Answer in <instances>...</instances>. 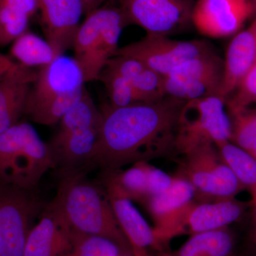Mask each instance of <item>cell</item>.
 <instances>
[{"label":"cell","instance_id":"e0dca14e","mask_svg":"<svg viewBox=\"0 0 256 256\" xmlns=\"http://www.w3.org/2000/svg\"><path fill=\"white\" fill-rule=\"evenodd\" d=\"M36 76V70L16 62L0 77V134L20 121Z\"/></svg>","mask_w":256,"mask_h":256},{"label":"cell","instance_id":"f546056e","mask_svg":"<svg viewBox=\"0 0 256 256\" xmlns=\"http://www.w3.org/2000/svg\"><path fill=\"white\" fill-rule=\"evenodd\" d=\"M138 102H154L166 97L164 76L146 68L131 82Z\"/></svg>","mask_w":256,"mask_h":256},{"label":"cell","instance_id":"e575fe53","mask_svg":"<svg viewBox=\"0 0 256 256\" xmlns=\"http://www.w3.org/2000/svg\"><path fill=\"white\" fill-rule=\"evenodd\" d=\"M249 242L252 248V254L256 256V214H255L254 223L249 233Z\"/></svg>","mask_w":256,"mask_h":256},{"label":"cell","instance_id":"ba28073f","mask_svg":"<svg viewBox=\"0 0 256 256\" xmlns=\"http://www.w3.org/2000/svg\"><path fill=\"white\" fill-rule=\"evenodd\" d=\"M224 73V60L214 50L198 56L164 76L165 94L182 101L220 96Z\"/></svg>","mask_w":256,"mask_h":256},{"label":"cell","instance_id":"ffe728a7","mask_svg":"<svg viewBox=\"0 0 256 256\" xmlns=\"http://www.w3.org/2000/svg\"><path fill=\"white\" fill-rule=\"evenodd\" d=\"M99 127L74 132L57 133L48 144L55 166L74 172L88 163H92Z\"/></svg>","mask_w":256,"mask_h":256},{"label":"cell","instance_id":"5bb4252c","mask_svg":"<svg viewBox=\"0 0 256 256\" xmlns=\"http://www.w3.org/2000/svg\"><path fill=\"white\" fill-rule=\"evenodd\" d=\"M42 28L56 53L62 55L73 46L84 14L82 0H38Z\"/></svg>","mask_w":256,"mask_h":256},{"label":"cell","instance_id":"7c38bea8","mask_svg":"<svg viewBox=\"0 0 256 256\" xmlns=\"http://www.w3.org/2000/svg\"><path fill=\"white\" fill-rule=\"evenodd\" d=\"M195 201L194 188L186 178L178 174L166 192L144 202L154 222L156 238L165 250L172 239L184 234L185 218Z\"/></svg>","mask_w":256,"mask_h":256},{"label":"cell","instance_id":"3957f363","mask_svg":"<svg viewBox=\"0 0 256 256\" xmlns=\"http://www.w3.org/2000/svg\"><path fill=\"white\" fill-rule=\"evenodd\" d=\"M85 82L82 68L75 58L58 56L37 72L24 114L42 126L58 124L82 98Z\"/></svg>","mask_w":256,"mask_h":256},{"label":"cell","instance_id":"d6a6232c","mask_svg":"<svg viewBox=\"0 0 256 256\" xmlns=\"http://www.w3.org/2000/svg\"><path fill=\"white\" fill-rule=\"evenodd\" d=\"M16 64V62H14L10 56L0 54V77L8 73Z\"/></svg>","mask_w":256,"mask_h":256},{"label":"cell","instance_id":"4dcf8cb0","mask_svg":"<svg viewBox=\"0 0 256 256\" xmlns=\"http://www.w3.org/2000/svg\"><path fill=\"white\" fill-rule=\"evenodd\" d=\"M256 102V62L226 100L228 110L250 107Z\"/></svg>","mask_w":256,"mask_h":256},{"label":"cell","instance_id":"74e56055","mask_svg":"<svg viewBox=\"0 0 256 256\" xmlns=\"http://www.w3.org/2000/svg\"><path fill=\"white\" fill-rule=\"evenodd\" d=\"M235 256H256V255H254V254H252L250 252V254H248V255H236Z\"/></svg>","mask_w":256,"mask_h":256},{"label":"cell","instance_id":"603a6c76","mask_svg":"<svg viewBox=\"0 0 256 256\" xmlns=\"http://www.w3.org/2000/svg\"><path fill=\"white\" fill-rule=\"evenodd\" d=\"M38 11V0H0V46H6L28 31Z\"/></svg>","mask_w":256,"mask_h":256},{"label":"cell","instance_id":"83f0119b","mask_svg":"<svg viewBox=\"0 0 256 256\" xmlns=\"http://www.w3.org/2000/svg\"><path fill=\"white\" fill-rule=\"evenodd\" d=\"M127 256L120 247L112 240L74 232L72 248L65 256Z\"/></svg>","mask_w":256,"mask_h":256},{"label":"cell","instance_id":"44dd1931","mask_svg":"<svg viewBox=\"0 0 256 256\" xmlns=\"http://www.w3.org/2000/svg\"><path fill=\"white\" fill-rule=\"evenodd\" d=\"M236 238L230 228L192 234L176 250H166L158 256H235Z\"/></svg>","mask_w":256,"mask_h":256},{"label":"cell","instance_id":"484cf974","mask_svg":"<svg viewBox=\"0 0 256 256\" xmlns=\"http://www.w3.org/2000/svg\"><path fill=\"white\" fill-rule=\"evenodd\" d=\"M102 112L97 108L92 96L86 89L80 100L60 120V130L57 133L65 134L99 127Z\"/></svg>","mask_w":256,"mask_h":256},{"label":"cell","instance_id":"d590c367","mask_svg":"<svg viewBox=\"0 0 256 256\" xmlns=\"http://www.w3.org/2000/svg\"><path fill=\"white\" fill-rule=\"evenodd\" d=\"M254 10V16H256V0H250Z\"/></svg>","mask_w":256,"mask_h":256},{"label":"cell","instance_id":"d4e9b609","mask_svg":"<svg viewBox=\"0 0 256 256\" xmlns=\"http://www.w3.org/2000/svg\"><path fill=\"white\" fill-rule=\"evenodd\" d=\"M220 158L233 172L244 190L256 200V158L250 153L228 141L217 146Z\"/></svg>","mask_w":256,"mask_h":256},{"label":"cell","instance_id":"8992f818","mask_svg":"<svg viewBox=\"0 0 256 256\" xmlns=\"http://www.w3.org/2000/svg\"><path fill=\"white\" fill-rule=\"evenodd\" d=\"M232 138L226 100L220 96L185 101L178 114L174 150L182 156L206 144L220 146Z\"/></svg>","mask_w":256,"mask_h":256},{"label":"cell","instance_id":"5b68a950","mask_svg":"<svg viewBox=\"0 0 256 256\" xmlns=\"http://www.w3.org/2000/svg\"><path fill=\"white\" fill-rule=\"evenodd\" d=\"M128 25L117 3L107 2L86 14L76 33L74 58L86 82L98 80L108 62L118 50L121 32Z\"/></svg>","mask_w":256,"mask_h":256},{"label":"cell","instance_id":"f35d334b","mask_svg":"<svg viewBox=\"0 0 256 256\" xmlns=\"http://www.w3.org/2000/svg\"><path fill=\"white\" fill-rule=\"evenodd\" d=\"M250 154H252V156H254V158H256V150H255L254 151H252V152H250Z\"/></svg>","mask_w":256,"mask_h":256},{"label":"cell","instance_id":"ab89813d","mask_svg":"<svg viewBox=\"0 0 256 256\" xmlns=\"http://www.w3.org/2000/svg\"></svg>","mask_w":256,"mask_h":256},{"label":"cell","instance_id":"836d02e7","mask_svg":"<svg viewBox=\"0 0 256 256\" xmlns=\"http://www.w3.org/2000/svg\"><path fill=\"white\" fill-rule=\"evenodd\" d=\"M108 2H114V0H82L84 8V14L86 15L88 14L90 12L100 8Z\"/></svg>","mask_w":256,"mask_h":256},{"label":"cell","instance_id":"4fadbf2b","mask_svg":"<svg viewBox=\"0 0 256 256\" xmlns=\"http://www.w3.org/2000/svg\"><path fill=\"white\" fill-rule=\"evenodd\" d=\"M252 16L254 10L250 0H198L192 22L204 36L220 38L236 34Z\"/></svg>","mask_w":256,"mask_h":256},{"label":"cell","instance_id":"7a4b0ae2","mask_svg":"<svg viewBox=\"0 0 256 256\" xmlns=\"http://www.w3.org/2000/svg\"><path fill=\"white\" fill-rule=\"evenodd\" d=\"M52 203L74 232L109 239L126 256H133L106 193L82 175L74 172L67 175Z\"/></svg>","mask_w":256,"mask_h":256},{"label":"cell","instance_id":"4316f807","mask_svg":"<svg viewBox=\"0 0 256 256\" xmlns=\"http://www.w3.org/2000/svg\"><path fill=\"white\" fill-rule=\"evenodd\" d=\"M232 126L230 142L249 153L256 150V108L228 110Z\"/></svg>","mask_w":256,"mask_h":256},{"label":"cell","instance_id":"1f68e13d","mask_svg":"<svg viewBox=\"0 0 256 256\" xmlns=\"http://www.w3.org/2000/svg\"><path fill=\"white\" fill-rule=\"evenodd\" d=\"M146 174H148V200L152 196H156L166 192L172 185L175 178V176H170L168 173L150 164L149 163L146 165Z\"/></svg>","mask_w":256,"mask_h":256},{"label":"cell","instance_id":"277c9868","mask_svg":"<svg viewBox=\"0 0 256 256\" xmlns=\"http://www.w3.org/2000/svg\"><path fill=\"white\" fill-rule=\"evenodd\" d=\"M55 168L50 146L26 122L0 134V183L32 190Z\"/></svg>","mask_w":256,"mask_h":256},{"label":"cell","instance_id":"ac0fdd59","mask_svg":"<svg viewBox=\"0 0 256 256\" xmlns=\"http://www.w3.org/2000/svg\"><path fill=\"white\" fill-rule=\"evenodd\" d=\"M108 198L120 227L130 245L133 256H152V250L156 254L164 252L156 238L154 229L132 201L121 197L108 196Z\"/></svg>","mask_w":256,"mask_h":256},{"label":"cell","instance_id":"52a82bcc","mask_svg":"<svg viewBox=\"0 0 256 256\" xmlns=\"http://www.w3.org/2000/svg\"><path fill=\"white\" fill-rule=\"evenodd\" d=\"M182 156L178 174L192 184L196 201L236 198L244 190L215 144L200 146Z\"/></svg>","mask_w":256,"mask_h":256},{"label":"cell","instance_id":"6da1fadb","mask_svg":"<svg viewBox=\"0 0 256 256\" xmlns=\"http://www.w3.org/2000/svg\"><path fill=\"white\" fill-rule=\"evenodd\" d=\"M184 102L166 96L158 102L106 106L92 163L114 171L175 151L178 116Z\"/></svg>","mask_w":256,"mask_h":256},{"label":"cell","instance_id":"9c48e42d","mask_svg":"<svg viewBox=\"0 0 256 256\" xmlns=\"http://www.w3.org/2000/svg\"><path fill=\"white\" fill-rule=\"evenodd\" d=\"M37 210L32 190L0 183V256H24Z\"/></svg>","mask_w":256,"mask_h":256},{"label":"cell","instance_id":"60d3db41","mask_svg":"<svg viewBox=\"0 0 256 256\" xmlns=\"http://www.w3.org/2000/svg\"><path fill=\"white\" fill-rule=\"evenodd\" d=\"M116 2H117V0H116Z\"/></svg>","mask_w":256,"mask_h":256},{"label":"cell","instance_id":"30bf717a","mask_svg":"<svg viewBox=\"0 0 256 256\" xmlns=\"http://www.w3.org/2000/svg\"><path fill=\"white\" fill-rule=\"evenodd\" d=\"M213 52L203 40L178 41L165 35L146 34L137 42L119 48L116 55L132 57L163 76L183 62Z\"/></svg>","mask_w":256,"mask_h":256},{"label":"cell","instance_id":"2e32d148","mask_svg":"<svg viewBox=\"0 0 256 256\" xmlns=\"http://www.w3.org/2000/svg\"><path fill=\"white\" fill-rule=\"evenodd\" d=\"M252 204L236 198L195 201L185 218L184 233L192 235L228 228L242 220Z\"/></svg>","mask_w":256,"mask_h":256},{"label":"cell","instance_id":"7402d4cb","mask_svg":"<svg viewBox=\"0 0 256 256\" xmlns=\"http://www.w3.org/2000/svg\"><path fill=\"white\" fill-rule=\"evenodd\" d=\"M148 163L138 162L124 171H107L110 174L106 180V195L144 203L148 198Z\"/></svg>","mask_w":256,"mask_h":256},{"label":"cell","instance_id":"8fae6325","mask_svg":"<svg viewBox=\"0 0 256 256\" xmlns=\"http://www.w3.org/2000/svg\"><path fill=\"white\" fill-rule=\"evenodd\" d=\"M128 25L136 24L146 34L170 36L192 22L193 0H117Z\"/></svg>","mask_w":256,"mask_h":256},{"label":"cell","instance_id":"cb8c5ba5","mask_svg":"<svg viewBox=\"0 0 256 256\" xmlns=\"http://www.w3.org/2000/svg\"><path fill=\"white\" fill-rule=\"evenodd\" d=\"M12 43L11 55L18 63L28 68L45 66L60 56L46 40L31 32H25Z\"/></svg>","mask_w":256,"mask_h":256},{"label":"cell","instance_id":"8d00e7d4","mask_svg":"<svg viewBox=\"0 0 256 256\" xmlns=\"http://www.w3.org/2000/svg\"><path fill=\"white\" fill-rule=\"evenodd\" d=\"M252 204L255 207V213L256 214V200L252 201Z\"/></svg>","mask_w":256,"mask_h":256},{"label":"cell","instance_id":"f1b7e54d","mask_svg":"<svg viewBox=\"0 0 256 256\" xmlns=\"http://www.w3.org/2000/svg\"><path fill=\"white\" fill-rule=\"evenodd\" d=\"M98 80L105 86L110 99V106L120 108L139 104L130 82L121 76L109 67L105 66Z\"/></svg>","mask_w":256,"mask_h":256},{"label":"cell","instance_id":"9a60e30c","mask_svg":"<svg viewBox=\"0 0 256 256\" xmlns=\"http://www.w3.org/2000/svg\"><path fill=\"white\" fill-rule=\"evenodd\" d=\"M74 232L50 203L28 234L24 256H65L72 248Z\"/></svg>","mask_w":256,"mask_h":256},{"label":"cell","instance_id":"d6986e66","mask_svg":"<svg viewBox=\"0 0 256 256\" xmlns=\"http://www.w3.org/2000/svg\"><path fill=\"white\" fill-rule=\"evenodd\" d=\"M224 60L220 96L227 100L256 62V16L248 28L234 35Z\"/></svg>","mask_w":256,"mask_h":256}]
</instances>
